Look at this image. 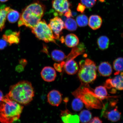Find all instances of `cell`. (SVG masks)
Returning <instances> with one entry per match:
<instances>
[{
  "instance_id": "obj_1",
  "label": "cell",
  "mask_w": 123,
  "mask_h": 123,
  "mask_svg": "<svg viewBox=\"0 0 123 123\" xmlns=\"http://www.w3.org/2000/svg\"><path fill=\"white\" fill-rule=\"evenodd\" d=\"M46 9L45 6L42 3L34 1L23 9L18 22V27L24 25L33 28L41 20Z\"/></svg>"
},
{
  "instance_id": "obj_2",
  "label": "cell",
  "mask_w": 123,
  "mask_h": 123,
  "mask_svg": "<svg viewBox=\"0 0 123 123\" xmlns=\"http://www.w3.org/2000/svg\"><path fill=\"white\" fill-rule=\"evenodd\" d=\"M11 99L22 105L30 104L34 96L32 85L27 81H21L10 87L7 94Z\"/></svg>"
},
{
  "instance_id": "obj_3",
  "label": "cell",
  "mask_w": 123,
  "mask_h": 123,
  "mask_svg": "<svg viewBox=\"0 0 123 123\" xmlns=\"http://www.w3.org/2000/svg\"><path fill=\"white\" fill-rule=\"evenodd\" d=\"M24 106L11 99L7 94L0 102V121L11 123L19 119Z\"/></svg>"
},
{
  "instance_id": "obj_4",
  "label": "cell",
  "mask_w": 123,
  "mask_h": 123,
  "mask_svg": "<svg viewBox=\"0 0 123 123\" xmlns=\"http://www.w3.org/2000/svg\"><path fill=\"white\" fill-rule=\"evenodd\" d=\"M72 94L75 98H79L88 110L101 109L104 106L102 100L96 96L88 84H81Z\"/></svg>"
},
{
  "instance_id": "obj_5",
  "label": "cell",
  "mask_w": 123,
  "mask_h": 123,
  "mask_svg": "<svg viewBox=\"0 0 123 123\" xmlns=\"http://www.w3.org/2000/svg\"><path fill=\"white\" fill-rule=\"evenodd\" d=\"M79 65L78 75L81 84H88L96 79L97 67L93 61L87 58L80 61Z\"/></svg>"
},
{
  "instance_id": "obj_6",
  "label": "cell",
  "mask_w": 123,
  "mask_h": 123,
  "mask_svg": "<svg viewBox=\"0 0 123 123\" xmlns=\"http://www.w3.org/2000/svg\"><path fill=\"white\" fill-rule=\"evenodd\" d=\"M31 29L32 33L38 39L46 43H56L53 31L44 19L40 21L34 27Z\"/></svg>"
},
{
  "instance_id": "obj_7",
  "label": "cell",
  "mask_w": 123,
  "mask_h": 123,
  "mask_svg": "<svg viewBox=\"0 0 123 123\" xmlns=\"http://www.w3.org/2000/svg\"><path fill=\"white\" fill-rule=\"evenodd\" d=\"M52 4L53 8L56 11L54 13L55 16L64 15L71 6L68 0H53Z\"/></svg>"
},
{
  "instance_id": "obj_8",
  "label": "cell",
  "mask_w": 123,
  "mask_h": 123,
  "mask_svg": "<svg viewBox=\"0 0 123 123\" xmlns=\"http://www.w3.org/2000/svg\"><path fill=\"white\" fill-rule=\"evenodd\" d=\"M54 34L55 39H59L62 31L64 28V23L62 19L58 16L50 19L49 24Z\"/></svg>"
},
{
  "instance_id": "obj_9",
  "label": "cell",
  "mask_w": 123,
  "mask_h": 123,
  "mask_svg": "<svg viewBox=\"0 0 123 123\" xmlns=\"http://www.w3.org/2000/svg\"><path fill=\"white\" fill-rule=\"evenodd\" d=\"M104 86L108 89L114 88L118 90H123V72H121L120 75H117L114 78L107 79Z\"/></svg>"
},
{
  "instance_id": "obj_10",
  "label": "cell",
  "mask_w": 123,
  "mask_h": 123,
  "mask_svg": "<svg viewBox=\"0 0 123 123\" xmlns=\"http://www.w3.org/2000/svg\"><path fill=\"white\" fill-rule=\"evenodd\" d=\"M20 32L13 31L11 30L6 31L5 34L3 35V39L6 41L11 45L13 44H18L20 41Z\"/></svg>"
},
{
  "instance_id": "obj_11",
  "label": "cell",
  "mask_w": 123,
  "mask_h": 123,
  "mask_svg": "<svg viewBox=\"0 0 123 123\" xmlns=\"http://www.w3.org/2000/svg\"><path fill=\"white\" fill-rule=\"evenodd\" d=\"M41 75L44 81L51 82L56 79V70L53 68L47 66L43 69L41 72Z\"/></svg>"
},
{
  "instance_id": "obj_12",
  "label": "cell",
  "mask_w": 123,
  "mask_h": 123,
  "mask_svg": "<svg viewBox=\"0 0 123 123\" xmlns=\"http://www.w3.org/2000/svg\"><path fill=\"white\" fill-rule=\"evenodd\" d=\"M47 101L51 105L58 107L62 101V96L60 92L56 90L51 91L47 96Z\"/></svg>"
},
{
  "instance_id": "obj_13",
  "label": "cell",
  "mask_w": 123,
  "mask_h": 123,
  "mask_svg": "<svg viewBox=\"0 0 123 123\" xmlns=\"http://www.w3.org/2000/svg\"><path fill=\"white\" fill-rule=\"evenodd\" d=\"M60 117L63 122L65 123H79V116L73 115L68 110L61 111Z\"/></svg>"
},
{
  "instance_id": "obj_14",
  "label": "cell",
  "mask_w": 123,
  "mask_h": 123,
  "mask_svg": "<svg viewBox=\"0 0 123 123\" xmlns=\"http://www.w3.org/2000/svg\"><path fill=\"white\" fill-rule=\"evenodd\" d=\"M64 67L66 73L69 75H74L79 70L78 64L74 59L67 60L65 62Z\"/></svg>"
},
{
  "instance_id": "obj_15",
  "label": "cell",
  "mask_w": 123,
  "mask_h": 123,
  "mask_svg": "<svg viewBox=\"0 0 123 123\" xmlns=\"http://www.w3.org/2000/svg\"><path fill=\"white\" fill-rule=\"evenodd\" d=\"M85 51V48L84 44L81 43L73 47L71 51L68 56H66V58L67 60L74 59L79 55L82 54Z\"/></svg>"
},
{
  "instance_id": "obj_16",
  "label": "cell",
  "mask_w": 123,
  "mask_h": 123,
  "mask_svg": "<svg viewBox=\"0 0 123 123\" xmlns=\"http://www.w3.org/2000/svg\"><path fill=\"white\" fill-rule=\"evenodd\" d=\"M98 71L101 76H109L112 73V67L111 65L108 62H104L100 64L98 67Z\"/></svg>"
},
{
  "instance_id": "obj_17",
  "label": "cell",
  "mask_w": 123,
  "mask_h": 123,
  "mask_svg": "<svg viewBox=\"0 0 123 123\" xmlns=\"http://www.w3.org/2000/svg\"><path fill=\"white\" fill-rule=\"evenodd\" d=\"M102 23V18L99 15H92L89 18L88 25L93 30H96L99 28Z\"/></svg>"
},
{
  "instance_id": "obj_18",
  "label": "cell",
  "mask_w": 123,
  "mask_h": 123,
  "mask_svg": "<svg viewBox=\"0 0 123 123\" xmlns=\"http://www.w3.org/2000/svg\"><path fill=\"white\" fill-rule=\"evenodd\" d=\"M79 39L76 35L70 33L66 36L64 42L68 47H73L77 45L79 43Z\"/></svg>"
},
{
  "instance_id": "obj_19",
  "label": "cell",
  "mask_w": 123,
  "mask_h": 123,
  "mask_svg": "<svg viewBox=\"0 0 123 123\" xmlns=\"http://www.w3.org/2000/svg\"><path fill=\"white\" fill-rule=\"evenodd\" d=\"M121 113L118 110L117 107L113 110L107 112L106 117L109 120L113 122H116L120 120Z\"/></svg>"
},
{
  "instance_id": "obj_20",
  "label": "cell",
  "mask_w": 123,
  "mask_h": 123,
  "mask_svg": "<svg viewBox=\"0 0 123 123\" xmlns=\"http://www.w3.org/2000/svg\"><path fill=\"white\" fill-rule=\"evenodd\" d=\"M20 16L19 12L10 8L7 14L6 18L10 23H14L18 21Z\"/></svg>"
},
{
  "instance_id": "obj_21",
  "label": "cell",
  "mask_w": 123,
  "mask_h": 123,
  "mask_svg": "<svg viewBox=\"0 0 123 123\" xmlns=\"http://www.w3.org/2000/svg\"><path fill=\"white\" fill-rule=\"evenodd\" d=\"M10 8L6 7L4 8L0 9V31H2L5 27L7 14Z\"/></svg>"
},
{
  "instance_id": "obj_22",
  "label": "cell",
  "mask_w": 123,
  "mask_h": 123,
  "mask_svg": "<svg viewBox=\"0 0 123 123\" xmlns=\"http://www.w3.org/2000/svg\"><path fill=\"white\" fill-rule=\"evenodd\" d=\"M97 44L100 49L105 50L109 47L110 44V40L107 36H101L98 38Z\"/></svg>"
},
{
  "instance_id": "obj_23",
  "label": "cell",
  "mask_w": 123,
  "mask_h": 123,
  "mask_svg": "<svg viewBox=\"0 0 123 123\" xmlns=\"http://www.w3.org/2000/svg\"><path fill=\"white\" fill-rule=\"evenodd\" d=\"M51 56L54 61L60 62L63 61L67 56L64 52L61 50L55 49L52 51Z\"/></svg>"
},
{
  "instance_id": "obj_24",
  "label": "cell",
  "mask_w": 123,
  "mask_h": 123,
  "mask_svg": "<svg viewBox=\"0 0 123 123\" xmlns=\"http://www.w3.org/2000/svg\"><path fill=\"white\" fill-rule=\"evenodd\" d=\"M94 92L96 96L101 100H104L107 98V92L104 86H99L96 87Z\"/></svg>"
},
{
  "instance_id": "obj_25",
  "label": "cell",
  "mask_w": 123,
  "mask_h": 123,
  "mask_svg": "<svg viewBox=\"0 0 123 123\" xmlns=\"http://www.w3.org/2000/svg\"><path fill=\"white\" fill-rule=\"evenodd\" d=\"M64 28L70 31H76L77 28V24L74 19L71 18H68L64 23Z\"/></svg>"
},
{
  "instance_id": "obj_26",
  "label": "cell",
  "mask_w": 123,
  "mask_h": 123,
  "mask_svg": "<svg viewBox=\"0 0 123 123\" xmlns=\"http://www.w3.org/2000/svg\"><path fill=\"white\" fill-rule=\"evenodd\" d=\"M79 117L81 123H88L92 119V114L88 110H83L80 113Z\"/></svg>"
},
{
  "instance_id": "obj_27",
  "label": "cell",
  "mask_w": 123,
  "mask_h": 123,
  "mask_svg": "<svg viewBox=\"0 0 123 123\" xmlns=\"http://www.w3.org/2000/svg\"><path fill=\"white\" fill-rule=\"evenodd\" d=\"M114 69L116 71L114 75H119L120 73L123 72V58L119 57L117 58L113 62Z\"/></svg>"
},
{
  "instance_id": "obj_28",
  "label": "cell",
  "mask_w": 123,
  "mask_h": 123,
  "mask_svg": "<svg viewBox=\"0 0 123 123\" xmlns=\"http://www.w3.org/2000/svg\"><path fill=\"white\" fill-rule=\"evenodd\" d=\"M76 21L77 24L79 27H85L88 24V18L85 15H80L77 17Z\"/></svg>"
},
{
  "instance_id": "obj_29",
  "label": "cell",
  "mask_w": 123,
  "mask_h": 123,
  "mask_svg": "<svg viewBox=\"0 0 123 123\" xmlns=\"http://www.w3.org/2000/svg\"><path fill=\"white\" fill-rule=\"evenodd\" d=\"M84 103L79 98H75L72 103V107L73 110L76 111H79L84 107Z\"/></svg>"
},
{
  "instance_id": "obj_30",
  "label": "cell",
  "mask_w": 123,
  "mask_h": 123,
  "mask_svg": "<svg viewBox=\"0 0 123 123\" xmlns=\"http://www.w3.org/2000/svg\"><path fill=\"white\" fill-rule=\"evenodd\" d=\"M81 4L87 8L93 7L96 4V0H80Z\"/></svg>"
},
{
  "instance_id": "obj_31",
  "label": "cell",
  "mask_w": 123,
  "mask_h": 123,
  "mask_svg": "<svg viewBox=\"0 0 123 123\" xmlns=\"http://www.w3.org/2000/svg\"><path fill=\"white\" fill-rule=\"evenodd\" d=\"M65 62H64L62 61L60 63L55 64H54V66L55 69L58 72H61L62 71V69L63 67H64Z\"/></svg>"
},
{
  "instance_id": "obj_32",
  "label": "cell",
  "mask_w": 123,
  "mask_h": 123,
  "mask_svg": "<svg viewBox=\"0 0 123 123\" xmlns=\"http://www.w3.org/2000/svg\"><path fill=\"white\" fill-rule=\"evenodd\" d=\"M86 8V7L83 5L81 3H79L77 8V10L78 12L82 13H84Z\"/></svg>"
},
{
  "instance_id": "obj_33",
  "label": "cell",
  "mask_w": 123,
  "mask_h": 123,
  "mask_svg": "<svg viewBox=\"0 0 123 123\" xmlns=\"http://www.w3.org/2000/svg\"><path fill=\"white\" fill-rule=\"evenodd\" d=\"M7 43L3 39H0V50L4 49L7 47Z\"/></svg>"
},
{
  "instance_id": "obj_34",
  "label": "cell",
  "mask_w": 123,
  "mask_h": 123,
  "mask_svg": "<svg viewBox=\"0 0 123 123\" xmlns=\"http://www.w3.org/2000/svg\"><path fill=\"white\" fill-rule=\"evenodd\" d=\"M102 121L98 117H95L90 120L88 123H101Z\"/></svg>"
},
{
  "instance_id": "obj_35",
  "label": "cell",
  "mask_w": 123,
  "mask_h": 123,
  "mask_svg": "<svg viewBox=\"0 0 123 123\" xmlns=\"http://www.w3.org/2000/svg\"><path fill=\"white\" fill-rule=\"evenodd\" d=\"M64 16L67 17V18H70L72 16V13L70 9H69L67 12H66L64 14Z\"/></svg>"
},
{
  "instance_id": "obj_36",
  "label": "cell",
  "mask_w": 123,
  "mask_h": 123,
  "mask_svg": "<svg viewBox=\"0 0 123 123\" xmlns=\"http://www.w3.org/2000/svg\"><path fill=\"white\" fill-rule=\"evenodd\" d=\"M20 64L21 65L24 66H25L27 64V61L25 59H21L19 61Z\"/></svg>"
},
{
  "instance_id": "obj_37",
  "label": "cell",
  "mask_w": 123,
  "mask_h": 123,
  "mask_svg": "<svg viewBox=\"0 0 123 123\" xmlns=\"http://www.w3.org/2000/svg\"><path fill=\"white\" fill-rule=\"evenodd\" d=\"M3 97V92L1 90H0V102L2 101Z\"/></svg>"
},
{
  "instance_id": "obj_38",
  "label": "cell",
  "mask_w": 123,
  "mask_h": 123,
  "mask_svg": "<svg viewBox=\"0 0 123 123\" xmlns=\"http://www.w3.org/2000/svg\"><path fill=\"white\" fill-rule=\"evenodd\" d=\"M8 0H0V1L1 2H6Z\"/></svg>"
},
{
  "instance_id": "obj_39",
  "label": "cell",
  "mask_w": 123,
  "mask_h": 123,
  "mask_svg": "<svg viewBox=\"0 0 123 123\" xmlns=\"http://www.w3.org/2000/svg\"></svg>"
}]
</instances>
